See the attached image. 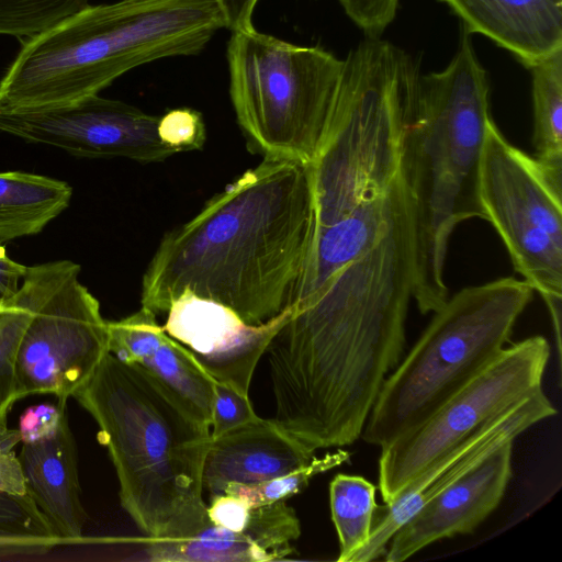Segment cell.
<instances>
[{"instance_id":"obj_1","label":"cell","mask_w":562,"mask_h":562,"mask_svg":"<svg viewBox=\"0 0 562 562\" xmlns=\"http://www.w3.org/2000/svg\"><path fill=\"white\" fill-rule=\"evenodd\" d=\"M419 76L398 48H352L311 162L312 247L276 344L300 375L335 393L376 394L403 356L416 255L407 142Z\"/></svg>"},{"instance_id":"obj_2","label":"cell","mask_w":562,"mask_h":562,"mask_svg":"<svg viewBox=\"0 0 562 562\" xmlns=\"http://www.w3.org/2000/svg\"><path fill=\"white\" fill-rule=\"evenodd\" d=\"M315 221L311 162L262 159L162 236L140 304L167 313L189 291L266 323L297 299Z\"/></svg>"},{"instance_id":"obj_3","label":"cell","mask_w":562,"mask_h":562,"mask_svg":"<svg viewBox=\"0 0 562 562\" xmlns=\"http://www.w3.org/2000/svg\"><path fill=\"white\" fill-rule=\"evenodd\" d=\"M72 398L97 423L116 471L121 505L145 537L187 538L209 522L203 468L210 428L138 364L110 352Z\"/></svg>"},{"instance_id":"obj_4","label":"cell","mask_w":562,"mask_h":562,"mask_svg":"<svg viewBox=\"0 0 562 562\" xmlns=\"http://www.w3.org/2000/svg\"><path fill=\"white\" fill-rule=\"evenodd\" d=\"M226 29L215 0L87 4L21 42L0 79V109H45L99 94L159 59L194 56Z\"/></svg>"},{"instance_id":"obj_5","label":"cell","mask_w":562,"mask_h":562,"mask_svg":"<svg viewBox=\"0 0 562 562\" xmlns=\"http://www.w3.org/2000/svg\"><path fill=\"white\" fill-rule=\"evenodd\" d=\"M490 114V82L472 40L463 31L446 68L419 76L407 142V167L416 210L413 299L420 313L448 300L443 270L456 226L484 213L480 162Z\"/></svg>"},{"instance_id":"obj_6","label":"cell","mask_w":562,"mask_h":562,"mask_svg":"<svg viewBox=\"0 0 562 562\" xmlns=\"http://www.w3.org/2000/svg\"><path fill=\"white\" fill-rule=\"evenodd\" d=\"M532 293L526 281L506 277L448 297L385 378L362 439L386 446L486 367L509 340Z\"/></svg>"},{"instance_id":"obj_7","label":"cell","mask_w":562,"mask_h":562,"mask_svg":"<svg viewBox=\"0 0 562 562\" xmlns=\"http://www.w3.org/2000/svg\"><path fill=\"white\" fill-rule=\"evenodd\" d=\"M229 98L249 149L262 159L312 162L326 131L344 60L319 45L254 27L226 46Z\"/></svg>"},{"instance_id":"obj_8","label":"cell","mask_w":562,"mask_h":562,"mask_svg":"<svg viewBox=\"0 0 562 562\" xmlns=\"http://www.w3.org/2000/svg\"><path fill=\"white\" fill-rule=\"evenodd\" d=\"M479 194L514 269L544 300L561 356L562 173L509 143L493 119L483 143Z\"/></svg>"},{"instance_id":"obj_9","label":"cell","mask_w":562,"mask_h":562,"mask_svg":"<svg viewBox=\"0 0 562 562\" xmlns=\"http://www.w3.org/2000/svg\"><path fill=\"white\" fill-rule=\"evenodd\" d=\"M79 274L67 259L27 267L20 291L31 317L16 353L18 400L52 394L66 406L109 352L108 322Z\"/></svg>"},{"instance_id":"obj_10","label":"cell","mask_w":562,"mask_h":562,"mask_svg":"<svg viewBox=\"0 0 562 562\" xmlns=\"http://www.w3.org/2000/svg\"><path fill=\"white\" fill-rule=\"evenodd\" d=\"M550 352L540 335L504 347L420 423L382 447L379 487L384 503L490 419L542 389Z\"/></svg>"},{"instance_id":"obj_11","label":"cell","mask_w":562,"mask_h":562,"mask_svg":"<svg viewBox=\"0 0 562 562\" xmlns=\"http://www.w3.org/2000/svg\"><path fill=\"white\" fill-rule=\"evenodd\" d=\"M159 116L93 94L76 102L25 110L0 109V132L86 158L160 162L177 154L161 140Z\"/></svg>"},{"instance_id":"obj_12","label":"cell","mask_w":562,"mask_h":562,"mask_svg":"<svg viewBox=\"0 0 562 562\" xmlns=\"http://www.w3.org/2000/svg\"><path fill=\"white\" fill-rule=\"evenodd\" d=\"M557 414L542 389L496 415L462 442L431 462L390 504L376 508L370 538L350 562L385 555L393 535L424 505L465 475L493 451Z\"/></svg>"},{"instance_id":"obj_13","label":"cell","mask_w":562,"mask_h":562,"mask_svg":"<svg viewBox=\"0 0 562 562\" xmlns=\"http://www.w3.org/2000/svg\"><path fill=\"white\" fill-rule=\"evenodd\" d=\"M292 312L293 306L251 325L228 306L183 291L171 303L162 327L213 379L248 395L259 359Z\"/></svg>"},{"instance_id":"obj_14","label":"cell","mask_w":562,"mask_h":562,"mask_svg":"<svg viewBox=\"0 0 562 562\" xmlns=\"http://www.w3.org/2000/svg\"><path fill=\"white\" fill-rule=\"evenodd\" d=\"M513 443L502 445L424 505L393 535L385 560L402 562L438 540L473 532L505 494L512 476Z\"/></svg>"},{"instance_id":"obj_15","label":"cell","mask_w":562,"mask_h":562,"mask_svg":"<svg viewBox=\"0 0 562 562\" xmlns=\"http://www.w3.org/2000/svg\"><path fill=\"white\" fill-rule=\"evenodd\" d=\"M109 352L138 364L188 415L211 428L215 379L146 307L108 322Z\"/></svg>"},{"instance_id":"obj_16","label":"cell","mask_w":562,"mask_h":562,"mask_svg":"<svg viewBox=\"0 0 562 562\" xmlns=\"http://www.w3.org/2000/svg\"><path fill=\"white\" fill-rule=\"evenodd\" d=\"M301 535L295 510L285 501L252 507L239 531L209 522L191 537L143 538L145 560L154 562H270L295 552Z\"/></svg>"},{"instance_id":"obj_17","label":"cell","mask_w":562,"mask_h":562,"mask_svg":"<svg viewBox=\"0 0 562 562\" xmlns=\"http://www.w3.org/2000/svg\"><path fill=\"white\" fill-rule=\"evenodd\" d=\"M315 451L259 416L212 438L203 468V490L211 498L231 483L257 484L308 464Z\"/></svg>"},{"instance_id":"obj_18","label":"cell","mask_w":562,"mask_h":562,"mask_svg":"<svg viewBox=\"0 0 562 562\" xmlns=\"http://www.w3.org/2000/svg\"><path fill=\"white\" fill-rule=\"evenodd\" d=\"M477 33L530 68L562 49V0H439Z\"/></svg>"},{"instance_id":"obj_19","label":"cell","mask_w":562,"mask_h":562,"mask_svg":"<svg viewBox=\"0 0 562 562\" xmlns=\"http://www.w3.org/2000/svg\"><path fill=\"white\" fill-rule=\"evenodd\" d=\"M18 456L26 494L64 539L71 544L81 543L87 514L81 503L77 447L67 413L54 434L22 442Z\"/></svg>"},{"instance_id":"obj_20","label":"cell","mask_w":562,"mask_h":562,"mask_svg":"<svg viewBox=\"0 0 562 562\" xmlns=\"http://www.w3.org/2000/svg\"><path fill=\"white\" fill-rule=\"evenodd\" d=\"M71 187L58 179L0 172V245L40 233L69 205Z\"/></svg>"},{"instance_id":"obj_21","label":"cell","mask_w":562,"mask_h":562,"mask_svg":"<svg viewBox=\"0 0 562 562\" xmlns=\"http://www.w3.org/2000/svg\"><path fill=\"white\" fill-rule=\"evenodd\" d=\"M535 157L562 173V49L529 68Z\"/></svg>"},{"instance_id":"obj_22","label":"cell","mask_w":562,"mask_h":562,"mask_svg":"<svg viewBox=\"0 0 562 562\" xmlns=\"http://www.w3.org/2000/svg\"><path fill=\"white\" fill-rule=\"evenodd\" d=\"M375 486L359 475L337 474L329 484L331 519L338 540V562H350L370 538L378 508Z\"/></svg>"},{"instance_id":"obj_23","label":"cell","mask_w":562,"mask_h":562,"mask_svg":"<svg viewBox=\"0 0 562 562\" xmlns=\"http://www.w3.org/2000/svg\"><path fill=\"white\" fill-rule=\"evenodd\" d=\"M68 544L27 494L0 490V558L43 555Z\"/></svg>"},{"instance_id":"obj_24","label":"cell","mask_w":562,"mask_h":562,"mask_svg":"<svg viewBox=\"0 0 562 562\" xmlns=\"http://www.w3.org/2000/svg\"><path fill=\"white\" fill-rule=\"evenodd\" d=\"M349 459L348 451L338 449L326 453L323 458L314 457L308 464L261 483L250 485L231 483L225 487L224 494L243 498L250 508L285 501L303 491L315 475L339 467Z\"/></svg>"},{"instance_id":"obj_25","label":"cell","mask_w":562,"mask_h":562,"mask_svg":"<svg viewBox=\"0 0 562 562\" xmlns=\"http://www.w3.org/2000/svg\"><path fill=\"white\" fill-rule=\"evenodd\" d=\"M87 4L88 0H0V35L23 42Z\"/></svg>"},{"instance_id":"obj_26","label":"cell","mask_w":562,"mask_h":562,"mask_svg":"<svg viewBox=\"0 0 562 562\" xmlns=\"http://www.w3.org/2000/svg\"><path fill=\"white\" fill-rule=\"evenodd\" d=\"M30 317L31 311L20 290L0 313V422L8 419L13 404L18 401L16 353Z\"/></svg>"},{"instance_id":"obj_27","label":"cell","mask_w":562,"mask_h":562,"mask_svg":"<svg viewBox=\"0 0 562 562\" xmlns=\"http://www.w3.org/2000/svg\"><path fill=\"white\" fill-rule=\"evenodd\" d=\"M158 133L177 154L200 149L206 139L202 114L190 108L172 109L159 116Z\"/></svg>"},{"instance_id":"obj_28","label":"cell","mask_w":562,"mask_h":562,"mask_svg":"<svg viewBox=\"0 0 562 562\" xmlns=\"http://www.w3.org/2000/svg\"><path fill=\"white\" fill-rule=\"evenodd\" d=\"M257 416L248 395L215 380L212 404V438L246 424Z\"/></svg>"},{"instance_id":"obj_29","label":"cell","mask_w":562,"mask_h":562,"mask_svg":"<svg viewBox=\"0 0 562 562\" xmlns=\"http://www.w3.org/2000/svg\"><path fill=\"white\" fill-rule=\"evenodd\" d=\"M367 37H381L396 16L400 0H337Z\"/></svg>"},{"instance_id":"obj_30","label":"cell","mask_w":562,"mask_h":562,"mask_svg":"<svg viewBox=\"0 0 562 562\" xmlns=\"http://www.w3.org/2000/svg\"><path fill=\"white\" fill-rule=\"evenodd\" d=\"M21 442L18 428L0 422V490L14 494H26V483L15 447Z\"/></svg>"},{"instance_id":"obj_31","label":"cell","mask_w":562,"mask_h":562,"mask_svg":"<svg viewBox=\"0 0 562 562\" xmlns=\"http://www.w3.org/2000/svg\"><path fill=\"white\" fill-rule=\"evenodd\" d=\"M66 406L42 403L24 411L20 417L19 431L21 442H33L44 439L57 429Z\"/></svg>"},{"instance_id":"obj_32","label":"cell","mask_w":562,"mask_h":562,"mask_svg":"<svg viewBox=\"0 0 562 562\" xmlns=\"http://www.w3.org/2000/svg\"><path fill=\"white\" fill-rule=\"evenodd\" d=\"M250 509L243 498L232 494H222L211 498L206 515L211 524L239 531L247 525Z\"/></svg>"},{"instance_id":"obj_33","label":"cell","mask_w":562,"mask_h":562,"mask_svg":"<svg viewBox=\"0 0 562 562\" xmlns=\"http://www.w3.org/2000/svg\"><path fill=\"white\" fill-rule=\"evenodd\" d=\"M222 10L226 29L232 32L254 27L252 16L259 0H215Z\"/></svg>"},{"instance_id":"obj_34","label":"cell","mask_w":562,"mask_h":562,"mask_svg":"<svg viewBox=\"0 0 562 562\" xmlns=\"http://www.w3.org/2000/svg\"><path fill=\"white\" fill-rule=\"evenodd\" d=\"M27 267L12 260L0 245V303H7L19 292Z\"/></svg>"},{"instance_id":"obj_35","label":"cell","mask_w":562,"mask_h":562,"mask_svg":"<svg viewBox=\"0 0 562 562\" xmlns=\"http://www.w3.org/2000/svg\"><path fill=\"white\" fill-rule=\"evenodd\" d=\"M5 306H7V303H3V304L0 303V313L5 308Z\"/></svg>"}]
</instances>
